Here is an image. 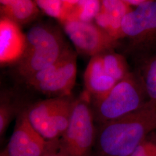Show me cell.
I'll use <instances>...</instances> for the list:
<instances>
[{"label":"cell","mask_w":156,"mask_h":156,"mask_svg":"<svg viewBox=\"0 0 156 156\" xmlns=\"http://www.w3.org/2000/svg\"><path fill=\"white\" fill-rule=\"evenodd\" d=\"M96 126L93 156H129L156 130V105L148 101L135 111Z\"/></svg>","instance_id":"1"},{"label":"cell","mask_w":156,"mask_h":156,"mask_svg":"<svg viewBox=\"0 0 156 156\" xmlns=\"http://www.w3.org/2000/svg\"><path fill=\"white\" fill-rule=\"evenodd\" d=\"M65 32L79 53L96 56L114 50L119 42L95 23L66 21L62 23Z\"/></svg>","instance_id":"9"},{"label":"cell","mask_w":156,"mask_h":156,"mask_svg":"<svg viewBox=\"0 0 156 156\" xmlns=\"http://www.w3.org/2000/svg\"><path fill=\"white\" fill-rule=\"evenodd\" d=\"M25 108V107H24ZM24 108L19 105L11 95L6 93L1 94L0 100V138H4L12 120Z\"/></svg>","instance_id":"16"},{"label":"cell","mask_w":156,"mask_h":156,"mask_svg":"<svg viewBox=\"0 0 156 156\" xmlns=\"http://www.w3.org/2000/svg\"><path fill=\"white\" fill-rule=\"evenodd\" d=\"M100 55L106 73L117 82L126 78L131 73L127 60L122 55L114 50L107 51Z\"/></svg>","instance_id":"15"},{"label":"cell","mask_w":156,"mask_h":156,"mask_svg":"<svg viewBox=\"0 0 156 156\" xmlns=\"http://www.w3.org/2000/svg\"><path fill=\"white\" fill-rule=\"evenodd\" d=\"M117 82L106 73L101 55L91 57L84 73L85 91L90 100L104 97Z\"/></svg>","instance_id":"13"},{"label":"cell","mask_w":156,"mask_h":156,"mask_svg":"<svg viewBox=\"0 0 156 156\" xmlns=\"http://www.w3.org/2000/svg\"><path fill=\"white\" fill-rule=\"evenodd\" d=\"M122 39H127L131 53L156 41V1L135 7L124 17Z\"/></svg>","instance_id":"8"},{"label":"cell","mask_w":156,"mask_h":156,"mask_svg":"<svg viewBox=\"0 0 156 156\" xmlns=\"http://www.w3.org/2000/svg\"><path fill=\"white\" fill-rule=\"evenodd\" d=\"M135 69L149 101L156 105V41L131 53Z\"/></svg>","instance_id":"11"},{"label":"cell","mask_w":156,"mask_h":156,"mask_svg":"<svg viewBox=\"0 0 156 156\" xmlns=\"http://www.w3.org/2000/svg\"><path fill=\"white\" fill-rule=\"evenodd\" d=\"M131 10V7L123 0H102L100 11L95 18V23L119 42L122 38L123 19Z\"/></svg>","instance_id":"12"},{"label":"cell","mask_w":156,"mask_h":156,"mask_svg":"<svg viewBox=\"0 0 156 156\" xmlns=\"http://www.w3.org/2000/svg\"><path fill=\"white\" fill-rule=\"evenodd\" d=\"M1 17H5L19 26L33 21L39 10L33 0H0Z\"/></svg>","instance_id":"14"},{"label":"cell","mask_w":156,"mask_h":156,"mask_svg":"<svg viewBox=\"0 0 156 156\" xmlns=\"http://www.w3.org/2000/svg\"><path fill=\"white\" fill-rule=\"evenodd\" d=\"M26 43V35L23 33L20 26L6 17H1V66L15 65L23 55Z\"/></svg>","instance_id":"10"},{"label":"cell","mask_w":156,"mask_h":156,"mask_svg":"<svg viewBox=\"0 0 156 156\" xmlns=\"http://www.w3.org/2000/svg\"><path fill=\"white\" fill-rule=\"evenodd\" d=\"M90 101L95 124H100L139 109L149 100L140 78L131 72L105 95Z\"/></svg>","instance_id":"3"},{"label":"cell","mask_w":156,"mask_h":156,"mask_svg":"<svg viewBox=\"0 0 156 156\" xmlns=\"http://www.w3.org/2000/svg\"><path fill=\"white\" fill-rule=\"evenodd\" d=\"M123 1L130 6H134L136 7L140 5L145 3L151 2V1H154L156 0H123Z\"/></svg>","instance_id":"21"},{"label":"cell","mask_w":156,"mask_h":156,"mask_svg":"<svg viewBox=\"0 0 156 156\" xmlns=\"http://www.w3.org/2000/svg\"><path fill=\"white\" fill-rule=\"evenodd\" d=\"M80 0H61L62 11L59 21L62 23L66 21L69 14Z\"/></svg>","instance_id":"20"},{"label":"cell","mask_w":156,"mask_h":156,"mask_svg":"<svg viewBox=\"0 0 156 156\" xmlns=\"http://www.w3.org/2000/svg\"><path fill=\"white\" fill-rule=\"evenodd\" d=\"M101 4L102 0H80L66 21L93 22L100 11Z\"/></svg>","instance_id":"17"},{"label":"cell","mask_w":156,"mask_h":156,"mask_svg":"<svg viewBox=\"0 0 156 156\" xmlns=\"http://www.w3.org/2000/svg\"><path fill=\"white\" fill-rule=\"evenodd\" d=\"M45 14L59 20L62 11L61 0H34Z\"/></svg>","instance_id":"18"},{"label":"cell","mask_w":156,"mask_h":156,"mask_svg":"<svg viewBox=\"0 0 156 156\" xmlns=\"http://www.w3.org/2000/svg\"><path fill=\"white\" fill-rule=\"evenodd\" d=\"M129 156H156V142L144 140Z\"/></svg>","instance_id":"19"},{"label":"cell","mask_w":156,"mask_h":156,"mask_svg":"<svg viewBox=\"0 0 156 156\" xmlns=\"http://www.w3.org/2000/svg\"><path fill=\"white\" fill-rule=\"evenodd\" d=\"M26 35V49L15 64L17 75L23 80L56 62L69 48L60 34L44 25L34 26Z\"/></svg>","instance_id":"2"},{"label":"cell","mask_w":156,"mask_h":156,"mask_svg":"<svg viewBox=\"0 0 156 156\" xmlns=\"http://www.w3.org/2000/svg\"><path fill=\"white\" fill-rule=\"evenodd\" d=\"M75 100L70 95L34 103L27 109L29 122L46 140H59L69 123Z\"/></svg>","instance_id":"6"},{"label":"cell","mask_w":156,"mask_h":156,"mask_svg":"<svg viewBox=\"0 0 156 156\" xmlns=\"http://www.w3.org/2000/svg\"><path fill=\"white\" fill-rule=\"evenodd\" d=\"M62 156L59 153H58V152H57V153H51V154H49V155H47V156Z\"/></svg>","instance_id":"22"},{"label":"cell","mask_w":156,"mask_h":156,"mask_svg":"<svg viewBox=\"0 0 156 156\" xmlns=\"http://www.w3.org/2000/svg\"><path fill=\"white\" fill-rule=\"evenodd\" d=\"M97 126L89 95L83 91L75 98L69 123L59 139L62 156H93Z\"/></svg>","instance_id":"4"},{"label":"cell","mask_w":156,"mask_h":156,"mask_svg":"<svg viewBox=\"0 0 156 156\" xmlns=\"http://www.w3.org/2000/svg\"><path fill=\"white\" fill-rule=\"evenodd\" d=\"M77 73L76 55L68 48L54 64L26 79L30 87L50 98L71 95Z\"/></svg>","instance_id":"5"},{"label":"cell","mask_w":156,"mask_h":156,"mask_svg":"<svg viewBox=\"0 0 156 156\" xmlns=\"http://www.w3.org/2000/svg\"><path fill=\"white\" fill-rule=\"evenodd\" d=\"M25 107L17 116L5 149L9 156H46L58 152L59 140H46L29 122Z\"/></svg>","instance_id":"7"}]
</instances>
